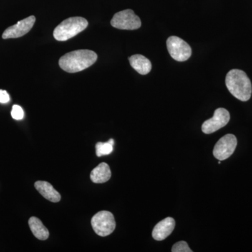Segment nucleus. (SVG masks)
Here are the masks:
<instances>
[{
  "label": "nucleus",
  "instance_id": "obj_10",
  "mask_svg": "<svg viewBox=\"0 0 252 252\" xmlns=\"http://www.w3.org/2000/svg\"><path fill=\"white\" fill-rule=\"evenodd\" d=\"M175 227V220L172 217H167L155 225L152 231V237L157 241H162L171 234Z\"/></svg>",
  "mask_w": 252,
  "mask_h": 252
},
{
  "label": "nucleus",
  "instance_id": "obj_5",
  "mask_svg": "<svg viewBox=\"0 0 252 252\" xmlns=\"http://www.w3.org/2000/svg\"><path fill=\"white\" fill-rule=\"evenodd\" d=\"M111 25L117 29L134 31L141 27L142 22L132 10L126 9L114 14Z\"/></svg>",
  "mask_w": 252,
  "mask_h": 252
},
{
  "label": "nucleus",
  "instance_id": "obj_4",
  "mask_svg": "<svg viewBox=\"0 0 252 252\" xmlns=\"http://www.w3.org/2000/svg\"><path fill=\"white\" fill-rule=\"evenodd\" d=\"M91 225L96 234L102 237L107 236L115 230V219L110 212L100 211L93 217Z\"/></svg>",
  "mask_w": 252,
  "mask_h": 252
},
{
  "label": "nucleus",
  "instance_id": "obj_7",
  "mask_svg": "<svg viewBox=\"0 0 252 252\" xmlns=\"http://www.w3.org/2000/svg\"><path fill=\"white\" fill-rule=\"evenodd\" d=\"M238 144L236 137L232 134H227L215 144L213 150L214 157L218 160H224L234 153Z\"/></svg>",
  "mask_w": 252,
  "mask_h": 252
},
{
  "label": "nucleus",
  "instance_id": "obj_13",
  "mask_svg": "<svg viewBox=\"0 0 252 252\" xmlns=\"http://www.w3.org/2000/svg\"><path fill=\"white\" fill-rule=\"evenodd\" d=\"M112 172L110 167L105 162L99 164L91 173V180L95 184L105 183L110 180Z\"/></svg>",
  "mask_w": 252,
  "mask_h": 252
},
{
  "label": "nucleus",
  "instance_id": "obj_17",
  "mask_svg": "<svg viewBox=\"0 0 252 252\" xmlns=\"http://www.w3.org/2000/svg\"><path fill=\"white\" fill-rule=\"evenodd\" d=\"M11 117L15 120H21L24 117V112H23L22 107L19 105H14L11 110Z\"/></svg>",
  "mask_w": 252,
  "mask_h": 252
},
{
  "label": "nucleus",
  "instance_id": "obj_12",
  "mask_svg": "<svg viewBox=\"0 0 252 252\" xmlns=\"http://www.w3.org/2000/svg\"><path fill=\"white\" fill-rule=\"evenodd\" d=\"M131 67L142 75L149 74L152 70V63L142 55H133L129 58Z\"/></svg>",
  "mask_w": 252,
  "mask_h": 252
},
{
  "label": "nucleus",
  "instance_id": "obj_9",
  "mask_svg": "<svg viewBox=\"0 0 252 252\" xmlns=\"http://www.w3.org/2000/svg\"><path fill=\"white\" fill-rule=\"evenodd\" d=\"M36 18L34 16H29L25 18L22 21H19L15 24L5 30L2 34L3 39H13V38L21 37L27 34L31 31L32 28L34 26Z\"/></svg>",
  "mask_w": 252,
  "mask_h": 252
},
{
  "label": "nucleus",
  "instance_id": "obj_11",
  "mask_svg": "<svg viewBox=\"0 0 252 252\" xmlns=\"http://www.w3.org/2000/svg\"><path fill=\"white\" fill-rule=\"evenodd\" d=\"M34 187L46 200L53 202V203H58L61 200V194L49 182H44V181H37L34 184Z\"/></svg>",
  "mask_w": 252,
  "mask_h": 252
},
{
  "label": "nucleus",
  "instance_id": "obj_2",
  "mask_svg": "<svg viewBox=\"0 0 252 252\" xmlns=\"http://www.w3.org/2000/svg\"><path fill=\"white\" fill-rule=\"evenodd\" d=\"M225 85L235 98L246 102L251 97V81L243 70L237 69L230 70L225 77Z\"/></svg>",
  "mask_w": 252,
  "mask_h": 252
},
{
  "label": "nucleus",
  "instance_id": "obj_1",
  "mask_svg": "<svg viewBox=\"0 0 252 252\" xmlns=\"http://www.w3.org/2000/svg\"><path fill=\"white\" fill-rule=\"evenodd\" d=\"M97 56L90 50H77L71 51L59 60L61 69L69 73L81 72L87 69L96 62Z\"/></svg>",
  "mask_w": 252,
  "mask_h": 252
},
{
  "label": "nucleus",
  "instance_id": "obj_14",
  "mask_svg": "<svg viewBox=\"0 0 252 252\" xmlns=\"http://www.w3.org/2000/svg\"><path fill=\"white\" fill-rule=\"evenodd\" d=\"M28 223L32 233L36 238L40 240H47L49 236V230L44 226L40 220L35 217H32Z\"/></svg>",
  "mask_w": 252,
  "mask_h": 252
},
{
  "label": "nucleus",
  "instance_id": "obj_16",
  "mask_svg": "<svg viewBox=\"0 0 252 252\" xmlns=\"http://www.w3.org/2000/svg\"><path fill=\"white\" fill-rule=\"evenodd\" d=\"M172 252H192L188 244L185 241H180L175 243L172 248Z\"/></svg>",
  "mask_w": 252,
  "mask_h": 252
},
{
  "label": "nucleus",
  "instance_id": "obj_15",
  "mask_svg": "<svg viewBox=\"0 0 252 252\" xmlns=\"http://www.w3.org/2000/svg\"><path fill=\"white\" fill-rule=\"evenodd\" d=\"M114 144V140L113 139H110L107 142H98L95 146L97 157H100L112 153Z\"/></svg>",
  "mask_w": 252,
  "mask_h": 252
},
{
  "label": "nucleus",
  "instance_id": "obj_3",
  "mask_svg": "<svg viewBox=\"0 0 252 252\" xmlns=\"http://www.w3.org/2000/svg\"><path fill=\"white\" fill-rule=\"evenodd\" d=\"M89 26L87 20L82 17H71L64 20L55 28L54 36L57 41L69 40L84 31Z\"/></svg>",
  "mask_w": 252,
  "mask_h": 252
},
{
  "label": "nucleus",
  "instance_id": "obj_18",
  "mask_svg": "<svg viewBox=\"0 0 252 252\" xmlns=\"http://www.w3.org/2000/svg\"><path fill=\"white\" fill-rule=\"evenodd\" d=\"M10 101V96L6 91L0 90V103H7Z\"/></svg>",
  "mask_w": 252,
  "mask_h": 252
},
{
  "label": "nucleus",
  "instance_id": "obj_6",
  "mask_svg": "<svg viewBox=\"0 0 252 252\" xmlns=\"http://www.w3.org/2000/svg\"><path fill=\"white\" fill-rule=\"evenodd\" d=\"M167 49L172 59L179 62L187 61L191 56L190 46L178 36H172L167 39Z\"/></svg>",
  "mask_w": 252,
  "mask_h": 252
},
{
  "label": "nucleus",
  "instance_id": "obj_8",
  "mask_svg": "<svg viewBox=\"0 0 252 252\" xmlns=\"http://www.w3.org/2000/svg\"><path fill=\"white\" fill-rule=\"evenodd\" d=\"M230 113L224 108H218L214 113L213 117L205 121L202 125V131L205 134H212L224 127L229 122Z\"/></svg>",
  "mask_w": 252,
  "mask_h": 252
}]
</instances>
